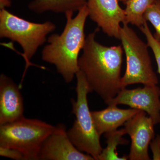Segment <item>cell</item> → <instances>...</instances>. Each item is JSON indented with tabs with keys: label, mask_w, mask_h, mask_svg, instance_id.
Listing matches in <instances>:
<instances>
[{
	"label": "cell",
	"mask_w": 160,
	"mask_h": 160,
	"mask_svg": "<svg viewBox=\"0 0 160 160\" xmlns=\"http://www.w3.org/2000/svg\"><path fill=\"white\" fill-rule=\"evenodd\" d=\"M99 29L86 37L78 66L90 92H96L106 104L124 88L121 77L123 49L121 46H106L98 42L96 35Z\"/></svg>",
	"instance_id": "1"
},
{
	"label": "cell",
	"mask_w": 160,
	"mask_h": 160,
	"mask_svg": "<svg viewBox=\"0 0 160 160\" xmlns=\"http://www.w3.org/2000/svg\"><path fill=\"white\" fill-rule=\"evenodd\" d=\"M73 14L72 12L65 13L66 21L62 32L51 35L42 52V59L54 65L67 83L71 82L79 70V55L86 42L85 26L89 17L86 5L74 18Z\"/></svg>",
	"instance_id": "2"
},
{
	"label": "cell",
	"mask_w": 160,
	"mask_h": 160,
	"mask_svg": "<svg viewBox=\"0 0 160 160\" xmlns=\"http://www.w3.org/2000/svg\"><path fill=\"white\" fill-rule=\"evenodd\" d=\"M76 77L77 99H72V112L76 119L72 127L67 131L72 144L80 151L98 160L103 149L100 143V136L96 129L91 112L89 110L87 96L90 92L85 76L79 70Z\"/></svg>",
	"instance_id": "3"
},
{
	"label": "cell",
	"mask_w": 160,
	"mask_h": 160,
	"mask_svg": "<svg viewBox=\"0 0 160 160\" xmlns=\"http://www.w3.org/2000/svg\"><path fill=\"white\" fill-rule=\"evenodd\" d=\"M55 128L42 120L23 117L0 126V147L20 151L25 160H39L43 143Z\"/></svg>",
	"instance_id": "4"
},
{
	"label": "cell",
	"mask_w": 160,
	"mask_h": 160,
	"mask_svg": "<svg viewBox=\"0 0 160 160\" xmlns=\"http://www.w3.org/2000/svg\"><path fill=\"white\" fill-rule=\"evenodd\" d=\"M56 26L51 21L35 23L19 17L6 9L0 10V38H7L19 44L23 49L26 69L40 46Z\"/></svg>",
	"instance_id": "5"
},
{
	"label": "cell",
	"mask_w": 160,
	"mask_h": 160,
	"mask_svg": "<svg viewBox=\"0 0 160 160\" xmlns=\"http://www.w3.org/2000/svg\"><path fill=\"white\" fill-rule=\"evenodd\" d=\"M119 39L126 57V70L122 78L123 87L136 84L157 85L158 80L152 68L147 44L126 23L121 26Z\"/></svg>",
	"instance_id": "6"
},
{
	"label": "cell",
	"mask_w": 160,
	"mask_h": 160,
	"mask_svg": "<svg viewBox=\"0 0 160 160\" xmlns=\"http://www.w3.org/2000/svg\"><path fill=\"white\" fill-rule=\"evenodd\" d=\"M106 104L126 105L142 110L149 115L155 125L160 123V88L155 84L145 85L143 88L132 89L123 88Z\"/></svg>",
	"instance_id": "7"
},
{
	"label": "cell",
	"mask_w": 160,
	"mask_h": 160,
	"mask_svg": "<svg viewBox=\"0 0 160 160\" xmlns=\"http://www.w3.org/2000/svg\"><path fill=\"white\" fill-rule=\"evenodd\" d=\"M126 134L131 139L128 158L130 160H150L148 152L150 143L155 138L153 121L146 112L140 110L125 123Z\"/></svg>",
	"instance_id": "8"
},
{
	"label": "cell",
	"mask_w": 160,
	"mask_h": 160,
	"mask_svg": "<svg viewBox=\"0 0 160 160\" xmlns=\"http://www.w3.org/2000/svg\"><path fill=\"white\" fill-rule=\"evenodd\" d=\"M119 0H87L86 6L90 19L110 37L119 38L120 24L125 22L124 9Z\"/></svg>",
	"instance_id": "9"
},
{
	"label": "cell",
	"mask_w": 160,
	"mask_h": 160,
	"mask_svg": "<svg viewBox=\"0 0 160 160\" xmlns=\"http://www.w3.org/2000/svg\"><path fill=\"white\" fill-rule=\"evenodd\" d=\"M39 160H94L91 156L83 153L72 144L63 124L55 126L54 130L43 143Z\"/></svg>",
	"instance_id": "10"
},
{
	"label": "cell",
	"mask_w": 160,
	"mask_h": 160,
	"mask_svg": "<svg viewBox=\"0 0 160 160\" xmlns=\"http://www.w3.org/2000/svg\"><path fill=\"white\" fill-rule=\"evenodd\" d=\"M22 97L13 80L4 74L0 76V126L24 117Z\"/></svg>",
	"instance_id": "11"
},
{
	"label": "cell",
	"mask_w": 160,
	"mask_h": 160,
	"mask_svg": "<svg viewBox=\"0 0 160 160\" xmlns=\"http://www.w3.org/2000/svg\"><path fill=\"white\" fill-rule=\"evenodd\" d=\"M141 110L131 108L121 109L117 106H108L106 109L92 111L96 129L101 136L103 134L115 131Z\"/></svg>",
	"instance_id": "12"
},
{
	"label": "cell",
	"mask_w": 160,
	"mask_h": 160,
	"mask_svg": "<svg viewBox=\"0 0 160 160\" xmlns=\"http://www.w3.org/2000/svg\"><path fill=\"white\" fill-rule=\"evenodd\" d=\"M87 0H32L28 6L31 11L37 13L50 11L66 13L79 11L86 6Z\"/></svg>",
	"instance_id": "13"
},
{
	"label": "cell",
	"mask_w": 160,
	"mask_h": 160,
	"mask_svg": "<svg viewBox=\"0 0 160 160\" xmlns=\"http://www.w3.org/2000/svg\"><path fill=\"white\" fill-rule=\"evenodd\" d=\"M156 0H128L124 3L126 7L125 11V20L123 23L132 24L140 28L146 21L144 15L149 6Z\"/></svg>",
	"instance_id": "14"
},
{
	"label": "cell",
	"mask_w": 160,
	"mask_h": 160,
	"mask_svg": "<svg viewBox=\"0 0 160 160\" xmlns=\"http://www.w3.org/2000/svg\"><path fill=\"white\" fill-rule=\"evenodd\" d=\"M126 134L124 128L115 131L108 132L105 134L107 146L103 149L100 155L98 160H126L128 156L120 157L117 152V147L120 145H126L129 142L128 140L122 137Z\"/></svg>",
	"instance_id": "15"
},
{
	"label": "cell",
	"mask_w": 160,
	"mask_h": 160,
	"mask_svg": "<svg viewBox=\"0 0 160 160\" xmlns=\"http://www.w3.org/2000/svg\"><path fill=\"white\" fill-rule=\"evenodd\" d=\"M144 19L146 22H149L154 28L155 33L153 35L156 40L160 44V3L155 2L146 10L144 15Z\"/></svg>",
	"instance_id": "16"
},
{
	"label": "cell",
	"mask_w": 160,
	"mask_h": 160,
	"mask_svg": "<svg viewBox=\"0 0 160 160\" xmlns=\"http://www.w3.org/2000/svg\"><path fill=\"white\" fill-rule=\"evenodd\" d=\"M141 31L146 37L147 44L153 52L155 58L157 63L158 72L160 75V44L155 39L153 34L151 33L147 22L139 28Z\"/></svg>",
	"instance_id": "17"
},
{
	"label": "cell",
	"mask_w": 160,
	"mask_h": 160,
	"mask_svg": "<svg viewBox=\"0 0 160 160\" xmlns=\"http://www.w3.org/2000/svg\"><path fill=\"white\" fill-rule=\"evenodd\" d=\"M0 156L16 160H25L22 152L16 149L0 147Z\"/></svg>",
	"instance_id": "18"
},
{
	"label": "cell",
	"mask_w": 160,
	"mask_h": 160,
	"mask_svg": "<svg viewBox=\"0 0 160 160\" xmlns=\"http://www.w3.org/2000/svg\"><path fill=\"white\" fill-rule=\"evenodd\" d=\"M153 160H160V135H158L150 143Z\"/></svg>",
	"instance_id": "19"
},
{
	"label": "cell",
	"mask_w": 160,
	"mask_h": 160,
	"mask_svg": "<svg viewBox=\"0 0 160 160\" xmlns=\"http://www.w3.org/2000/svg\"><path fill=\"white\" fill-rule=\"evenodd\" d=\"M12 0H0V9H6L11 6Z\"/></svg>",
	"instance_id": "20"
},
{
	"label": "cell",
	"mask_w": 160,
	"mask_h": 160,
	"mask_svg": "<svg viewBox=\"0 0 160 160\" xmlns=\"http://www.w3.org/2000/svg\"><path fill=\"white\" fill-rule=\"evenodd\" d=\"M128 1V0H119V2H122L124 3H124L126 2V1Z\"/></svg>",
	"instance_id": "21"
},
{
	"label": "cell",
	"mask_w": 160,
	"mask_h": 160,
	"mask_svg": "<svg viewBox=\"0 0 160 160\" xmlns=\"http://www.w3.org/2000/svg\"><path fill=\"white\" fill-rule=\"evenodd\" d=\"M157 1H158V2H159L160 3V0H157Z\"/></svg>",
	"instance_id": "22"
}]
</instances>
